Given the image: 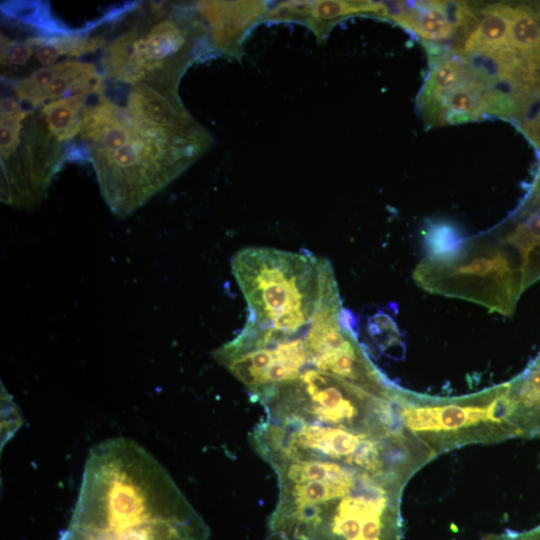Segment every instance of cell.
<instances>
[{
	"instance_id": "ba28073f",
	"label": "cell",
	"mask_w": 540,
	"mask_h": 540,
	"mask_svg": "<svg viewBox=\"0 0 540 540\" xmlns=\"http://www.w3.org/2000/svg\"><path fill=\"white\" fill-rule=\"evenodd\" d=\"M195 9L205 22L214 52L240 60L247 33L264 16V1H197Z\"/></svg>"
},
{
	"instance_id": "8fae6325",
	"label": "cell",
	"mask_w": 540,
	"mask_h": 540,
	"mask_svg": "<svg viewBox=\"0 0 540 540\" xmlns=\"http://www.w3.org/2000/svg\"><path fill=\"white\" fill-rule=\"evenodd\" d=\"M376 13L377 2L373 1H311L305 24L322 43L339 20L357 14L376 16Z\"/></svg>"
},
{
	"instance_id": "7a4b0ae2",
	"label": "cell",
	"mask_w": 540,
	"mask_h": 540,
	"mask_svg": "<svg viewBox=\"0 0 540 540\" xmlns=\"http://www.w3.org/2000/svg\"><path fill=\"white\" fill-rule=\"evenodd\" d=\"M252 447L281 477L344 486L365 479L406 485L435 456L404 426L399 404L353 418L264 411Z\"/></svg>"
},
{
	"instance_id": "9a60e30c",
	"label": "cell",
	"mask_w": 540,
	"mask_h": 540,
	"mask_svg": "<svg viewBox=\"0 0 540 540\" xmlns=\"http://www.w3.org/2000/svg\"><path fill=\"white\" fill-rule=\"evenodd\" d=\"M484 540H540V525L522 532L507 530L500 534L488 535Z\"/></svg>"
},
{
	"instance_id": "5bb4252c",
	"label": "cell",
	"mask_w": 540,
	"mask_h": 540,
	"mask_svg": "<svg viewBox=\"0 0 540 540\" xmlns=\"http://www.w3.org/2000/svg\"><path fill=\"white\" fill-rule=\"evenodd\" d=\"M1 388V446H3L22 425V417L18 406L2 384Z\"/></svg>"
},
{
	"instance_id": "2e32d148",
	"label": "cell",
	"mask_w": 540,
	"mask_h": 540,
	"mask_svg": "<svg viewBox=\"0 0 540 540\" xmlns=\"http://www.w3.org/2000/svg\"><path fill=\"white\" fill-rule=\"evenodd\" d=\"M539 429H540V409H539Z\"/></svg>"
},
{
	"instance_id": "5b68a950",
	"label": "cell",
	"mask_w": 540,
	"mask_h": 540,
	"mask_svg": "<svg viewBox=\"0 0 540 540\" xmlns=\"http://www.w3.org/2000/svg\"><path fill=\"white\" fill-rule=\"evenodd\" d=\"M509 383L459 397H433L400 389L405 427L434 456L476 443L516 438L508 403Z\"/></svg>"
},
{
	"instance_id": "277c9868",
	"label": "cell",
	"mask_w": 540,
	"mask_h": 540,
	"mask_svg": "<svg viewBox=\"0 0 540 540\" xmlns=\"http://www.w3.org/2000/svg\"><path fill=\"white\" fill-rule=\"evenodd\" d=\"M113 17V16H112ZM100 50L105 80L178 93L186 70L214 51L208 28L193 3L148 2L119 9Z\"/></svg>"
},
{
	"instance_id": "7c38bea8",
	"label": "cell",
	"mask_w": 540,
	"mask_h": 540,
	"mask_svg": "<svg viewBox=\"0 0 540 540\" xmlns=\"http://www.w3.org/2000/svg\"><path fill=\"white\" fill-rule=\"evenodd\" d=\"M469 76L461 60L446 59L433 69L424 94L431 100L452 90Z\"/></svg>"
},
{
	"instance_id": "6da1fadb",
	"label": "cell",
	"mask_w": 540,
	"mask_h": 540,
	"mask_svg": "<svg viewBox=\"0 0 540 540\" xmlns=\"http://www.w3.org/2000/svg\"><path fill=\"white\" fill-rule=\"evenodd\" d=\"M76 140L119 218L144 205L213 144L178 93L105 79L82 110Z\"/></svg>"
},
{
	"instance_id": "52a82bcc",
	"label": "cell",
	"mask_w": 540,
	"mask_h": 540,
	"mask_svg": "<svg viewBox=\"0 0 540 540\" xmlns=\"http://www.w3.org/2000/svg\"><path fill=\"white\" fill-rule=\"evenodd\" d=\"M26 107L38 108L45 103L75 95H92L104 84V77L94 63L81 59L58 62L37 69L13 81L1 80Z\"/></svg>"
},
{
	"instance_id": "4fadbf2b",
	"label": "cell",
	"mask_w": 540,
	"mask_h": 540,
	"mask_svg": "<svg viewBox=\"0 0 540 540\" xmlns=\"http://www.w3.org/2000/svg\"><path fill=\"white\" fill-rule=\"evenodd\" d=\"M311 1H283L269 5L264 20L296 21L305 24Z\"/></svg>"
},
{
	"instance_id": "3957f363",
	"label": "cell",
	"mask_w": 540,
	"mask_h": 540,
	"mask_svg": "<svg viewBox=\"0 0 540 540\" xmlns=\"http://www.w3.org/2000/svg\"><path fill=\"white\" fill-rule=\"evenodd\" d=\"M210 529L167 470L126 438L86 459L68 527L58 540H207Z\"/></svg>"
},
{
	"instance_id": "30bf717a",
	"label": "cell",
	"mask_w": 540,
	"mask_h": 540,
	"mask_svg": "<svg viewBox=\"0 0 540 540\" xmlns=\"http://www.w3.org/2000/svg\"><path fill=\"white\" fill-rule=\"evenodd\" d=\"M90 96L75 95L45 103L37 108L50 132L63 146L68 147V142L76 139L81 113Z\"/></svg>"
},
{
	"instance_id": "9c48e42d",
	"label": "cell",
	"mask_w": 540,
	"mask_h": 540,
	"mask_svg": "<svg viewBox=\"0 0 540 540\" xmlns=\"http://www.w3.org/2000/svg\"><path fill=\"white\" fill-rule=\"evenodd\" d=\"M514 7L506 4L488 6L484 17L464 43V51L494 56L510 50L509 36Z\"/></svg>"
},
{
	"instance_id": "8992f818",
	"label": "cell",
	"mask_w": 540,
	"mask_h": 540,
	"mask_svg": "<svg viewBox=\"0 0 540 540\" xmlns=\"http://www.w3.org/2000/svg\"><path fill=\"white\" fill-rule=\"evenodd\" d=\"M0 110L1 200L15 208L30 209L45 196L66 151L40 111L23 106L5 88Z\"/></svg>"
}]
</instances>
